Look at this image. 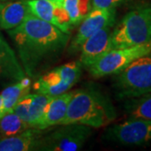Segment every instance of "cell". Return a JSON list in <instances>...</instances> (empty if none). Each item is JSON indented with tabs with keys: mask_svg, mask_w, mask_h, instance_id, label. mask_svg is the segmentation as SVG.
I'll use <instances>...</instances> for the list:
<instances>
[{
	"mask_svg": "<svg viewBox=\"0 0 151 151\" xmlns=\"http://www.w3.org/2000/svg\"><path fill=\"white\" fill-rule=\"evenodd\" d=\"M27 3L32 15L55 25L54 0H27Z\"/></svg>",
	"mask_w": 151,
	"mask_h": 151,
	"instance_id": "cell-19",
	"label": "cell"
},
{
	"mask_svg": "<svg viewBox=\"0 0 151 151\" xmlns=\"http://www.w3.org/2000/svg\"><path fill=\"white\" fill-rule=\"evenodd\" d=\"M115 118V109L108 96L96 87L88 86L73 91L65 119L60 125L77 124L102 128Z\"/></svg>",
	"mask_w": 151,
	"mask_h": 151,
	"instance_id": "cell-2",
	"label": "cell"
},
{
	"mask_svg": "<svg viewBox=\"0 0 151 151\" xmlns=\"http://www.w3.org/2000/svg\"><path fill=\"white\" fill-rule=\"evenodd\" d=\"M125 108L129 118L151 120V92L140 97L128 99Z\"/></svg>",
	"mask_w": 151,
	"mask_h": 151,
	"instance_id": "cell-16",
	"label": "cell"
},
{
	"mask_svg": "<svg viewBox=\"0 0 151 151\" xmlns=\"http://www.w3.org/2000/svg\"><path fill=\"white\" fill-rule=\"evenodd\" d=\"M4 116V113H3V99L1 97V94H0V119Z\"/></svg>",
	"mask_w": 151,
	"mask_h": 151,
	"instance_id": "cell-22",
	"label": "cell"
},
{
	"mask_svg": "<svg viewBox=\"0 0 151 151\" xmlns=\"http://www.w3.org/2000/svg\"><path fill=\"white\" fill-rule=\"evenodd\" d=\"M9 35L29 76H34L42 65L61 54L69 43L70 35L32 14L19 26L9 29Z\"/></svg>",
	"mask_w": 151,
	"mask_h": 151,
	"instance_id": "cell-1",
	"label": "cell"
},
{
	"mask_svg": "<svg viewBox=\"0 0 151 151\" xmlns=\"http://www.w3.org/2000/svg\"><path fill=\"white\" fill-rule=\"evenodd\" d=\"M11 1H14V0H0L1 3L4 4V3H8V2H11Z\"/></svg>",
	"mask_w": 151,
	"mask_h": 151,
	"instance_id": "cell-23",
	"label": "cell"
},
{
	"mask_svg": "<svg viewBox=\"0 0 151 151\" xmlns=\"http://www.w3.org/2000/svg\"><path fill=\"white\" fill-rule=\"evenodd\" d=\"M52 96L43 94V93H33L32 100L30 103V107L29 110V115H28V124L32 128L34 124L36 122L40 115L43 113L44 109L46 107L47 103L50 100Z\"/></svg>",
	"mask_w": 151,
	"mask_h": 151,
	"instance_id": "cell-20",
	"label": "cell"
},
{
	"mask_svg": "<svg viewBox=\"0 0 151 151\" xmlns=\"http://www.w3.org/2000/svg\"><path fill=\"white\" fill-rule=\"evenodd\" d=\"M44 131L29 128L20 134L0 138V151L40 150Z\"/></svg>",
	"mask_w": 151,
	"mask_h": 151,
	"instance_id": "cell-12",
	"label": "cell"
},
{
	"mask_svg": "<svg viewBox=\"0 0 151 151\" xmlns=\"http://www.w3.org/2000/svg\"><path fill=\"white\" fill-rule=\"evenodd\" d=\"M129 0H92V8L99 9H116Z\"/></svg>",
	"mask_w": 151,
	"mask_h": 151,
	"instance_id": "cell-21",
	"label": "cell"
},
{
	"mask_svg": "<svg viewBox=\"0 0 151 151\" xmlns=\"http://www.w3.org/2000/svg\"><path fill=\"white\" fill-rule=\"evenodd\" d=\"M151 42V4L127 13L112 32V49Z\"/></svg>",
	"mask_w": 151,
	"mask_h": 151,
	"instance_id": "cell-3",
	"label": "cell"
},
{
	"mask_svg": "<svg viewBox=\"0 0 151 151\" xmlns=\"http://www.w3.org/2000/svg\"><path fill=\"white\" fill-rule=\"evenodd\" d=\"M63 4L70 16L73 27L79 25L92 9V0H63Z\"/></svg>",
	"mask_w": 151,
	"mask_h": 151,
	"instance_id": "cell-18",
	"label": "cell"
},
{
	"mask_svg": "<svg viewBox=\"0 0 151 151\" xmlns=\"http://www.w3.org/2000/svg\"><path fill=\"white\" fill-rule=\"evenodd\" d=\"M31 128L13 111L4 114L0 119V138H5L20 134Z\"/></svg>",
	"mask_w": 151,
	"mask_h": 151,
	"instance_id": "cell-17",
	"label": "cell"
},
{
	"mask_svg": "<svg viewBox=\"0 0 151 151\" xmlns=\"http://www.w3.org/2000/svg\"><path fill=\"white\" fill-rule=\"evenodd\" d=\"M26 76L14 50L0 34V80L19 81Z\"/></svg>",
	"mask_w": 151,
	"mask_h": 151,
	"instance_id": "cell-13",
	"label": "cell"
},
{
	"mask_svg": "<svg viewBox=\"0 0 151 151\" xmlns=\"http://www.w3.org/2000/svg\"><path fill=\"white\" fill-rule=\"evenodd\" d=\"M44 134L40 151H77L82 149L92 134L91 127L77 124H61Z\"/></svg>",
	"mask_w": 151,
	"mask_h": 151,
	"instance_id": "cell-6",
	"label": "cell"
},
{
	"mask_svg": "<svg viewBox=\"0 0 151 151\" xmlns=\"http://www.w3.org/2000/svg\"><path fill=\"white\" fill-rule=\"evenodd\" d=\"M3 5H4V4L0 2V10H1V9H2V7H3Z\"/></svg>",
	"mask_w": 151,
	"mask_h": 151,
	"instance_id": "cell-24",
	"label": "cell"
},
{
	"mask_svg": "<svg viewBox=\"0 0 151 151\" xmlns=\"http://www.w3.org/2000/svg\"><path fill=\"white\" fill-rule=\"evenodd\" d=\"M31 86V81L28 78L24 77L22 80L16 81L12 84L1 93L3 99V113L4 115L9 112H11L14 108L15 104L24 95L29 92Z\"/></svg>",
	"mask_w": 151,
	"mask_h": 151,
	"instance_id": "cell-15",
	"label": "cell"
},
{
	"mask_svg": "<svg viewBox=\"0 0 151 151\" xmlns=\"http://www.w3.org/2000/svg\"><path fill=\"white\" fill-rule=\"evenodd\" d=\"M115 9H92L80 23L74 39L71 40L68 51L76 53L87 38L107 26H113L115 22Z\"/></svg>",
	"mask_w": 151,
	"mask_h": 151,
	"instance_id": "cell-9",
	"label": "cell"
},
{
	"mask_svg": "<svg viewBox=\"0 0 151 151\" xmlns=\"http://www.w3.org/2000/svg\"><path fill=\"white\" fill-rule=\"evenodd\" d=\"M72 94L73 92H66L60 95L52 96L42 114L34 124L32 128L45 130L61 124L65 119Z\"/></svg>",
	"mask_w": 151,
	"mask_h": 151,
	"instance_id": "cell-11",
	"label": "cell"
},
{
	"mask_svg": "<svg viewBox=\"0 0 151 151\" xmlns=\"http://www.w3.org/2000/svg\"><path fill=\"white\" fill-rule=\"evenodd\" d=\"M113 26H107L87 38L81 46L79 62L88 68L112 49Z\"/></svg>",
	"mask_w": 151,
	"mask_h": 151,
	"instance_id": "cell-10",
	"label": "cell"
},
{
	"mask_svg": "<svg viewBox=\"0 0 151 151\" xmlns=\"http://www.w3.org/2000/svg\"><path fill=\"white\" fill-rule=\"evenodd\" d=\"M104 138L124 145H142L151 142V120L129 118L114 124L104 133Z\"/></svg>",
	"mask_w": 151,
	"mask_h": 151,
	"instance_id": "cell-8",
	"label": "cell"
},
{
	"mask_svg": "<svg viewBox=\"0 0 151 151\" xmlns=\"http://www.w3.org/2000/svg\"><path fill=\"white\" fill-rule=\"evenodd\" d=\"M151 52V42L125 48L111 49L87 69L94 78L115 75L134 60Z\"/></svg>",
	"mask_w": 151,
	"mask_h": 151,
	"instance_id": "cell-5",
	"label": "cell"
},
{
	"mask_svg": "<svg viewBox=\"0 0 151 151\" xmlns=\"http://www.w3.org/2000/svg\"><path fill=\"white\" fill-rule=\"evenodd\" d=\"M81 64L72 61L55 68L35 81L33 89L36 92L56 96L68 92L80 79Z\"/></svg>",
	"mask_w": 151,
	"mask_h": 151,
	"instance_id": "cell-7",
	"label": "cell"
},
{
	"mask_svg": "<svg viewBox=\"0 0 151 151\" xmlns=\"http://www.w3.org/2000/svg\"><path fill=\"white\" fill-rule=\"evenodd\" d=\"M113 88L119 99H131L151 92V52L115 74Z\"/></svg>",
	"mask_w": 151,
	"mask_h": 151,
	"instance_id": "cell-4",
	"label": "cell"
},
{
	"mask_svg": "<svg viewBox=\"0 0 151 151\" xmlns=\"http://www.w3.org/2000/svg\"><path fill=\"white\" fill-rule=\"evenodd\" d=\"M30 14L27 0L4 3L0 10V28L5 30L12 29L19 26Z\"/></svg>",
	"mask_w": 151,
	"mask_h": 151,
	"instance_id": "cell-14",
	"label": "cell"
}]
</instances>
